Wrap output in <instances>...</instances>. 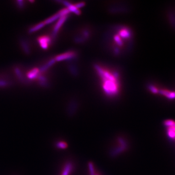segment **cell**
Segmentation results:
<instances>
[{"label": "cell", "instance_id": "obj_1", "mask_svg": "<svg viewBox=\"0 0 175 175\" xmlns=\"http://www.w3.org/2000/svg\"><path fill=\"white\" fill-rule=\"evenodd\" d=\"M94 68L100 78L104 94L110 97L118 96L121 89L120 78L118 72L98 64L94 66Z\"/></svg>", "mask_w": 175, "mask_h": 175}, {"label": "cell", "instance_id": "obj_2", "mask_svg": "<svg viewBox=\"0 0 175 175\" xmlns=\"http://www.w3.org/2000/svg\"><path fill=\"white\" fill-rule=\"evenodd\" d=\"M110 37V46L113 54L120 55L131 43L132 32L129 27L120 26L112 31Z\"/></svg>", "mask_w": 175, "mask_h": 175}, {"label": "cell", "instance_id": "obj_3", "mask_svg": "<svg viewBox=\"0 0 175 175\" xmlns=\"http://www.w3.org/2000/svg\"><path fill=\"white\" fill-rule=\"evenodd\" d=\"M158 94L164 96L168 100H174L175 99V91L166 88L158 87Z\"/></svg>", "mask_w": 175, "mask_h": 175}, {"label": "cell", "instance_id": "obj_4", "mask_svg": "<svg viewBox=\"0 0 175 175\" xmlns=\"http://www.w3.org/2000/svg\"><path fill=\"white\" fill-rule=\"evenodd\" d=\"M118 142L119 143V146L111 151L112 156H116L117 155L120 154L123 151H125V150L127 148V143L122 138L119 137L118 138Z\"/></svg>", "mask_w": 175, "mask_h": 175}, {"label": "cell", "instance_id": "obj_5", "mask_svg": "<svg viewBox=\"0 0 175 175\" xmlns=\"http://www.w3.org/2000/svg\"><path fill=\"white\" fill-rule=\"evenodd\" d=\"M37 40L42 49L47 50L51 45L52 40L51 37L47 35H43L38 37Z\"/></svg>", "mask_w": 175, "mask_h": 175}, {"label": "cell", "instance_id": "obj_6", "mask_svg": "<svg viewBox=\"0 0 175 175\" xmlns=\"http://www.w3.org/2000/svg\"><path fill=\"white\" fill-rule=\"evenodd\" d=\"M76 56L77 54L74 51H69L63 53L62 54L57 55L54 58L56 61H61L73 59H74Z\"/></svg>", "mask_w": 175, "mask_h": 175}, {"label": "cell", "instance_id": "obj_7", "mask_svg": "<svg viewBox=\"0 0 175 175\" xmlns=\"http://www.w3.org/2000/svg\"><path fill=\"white\" fill-rule=\"evenodd\" d=\"M67 17H68V16L61 17L59 18V20H58L57 22L55 25L53 30H52V38H55L56 37V36L57 35L58 32L60 30V29L61 28V27H62L64 23L65 22V21H66Z\"/></svg>", "mask_w": 175, "mask_h": 175}, {"label": "cell", "instance_id": "obj_8", "mask_svg": "<svg viewBox=\"0 0 175 175\" xmlns=\"http://www.w3.org/2000/svg\"><path fill=\"white\" fill-rule=\"evenodd\" d=\"M40 73L39 69L38 68H34L28 72L26 76L29 79H37Z\"/></svg>", "mask_w": 175, "mask_h": 175}, {"label": "cell", "instance_id": "obj_9", "mask_svg": "<svg viewBox=\"0 0 175 175\" xmlns=\"http://www.w3.org/2000/svg\"><path fill=\"white\" fill-rule=\"evenodd\" d=\"M56 62L55 58H52L50 59L49 61H48L46 63H45L44 65L40 67V68L39 69L40 73H43L47 71L50 68H51L55 63Z\"/></svg>", "mask_w": 175, "mask_h": 175}, {"label": "cell", "instance_id": "obj_10", "mask_svg": "<svg viewBox=\"0 0 175 175\" xmlns=\"http://www.w3.org/2000/svg\"><path fill=\"white\" fill-rule=\"evenodd\" d=\"M37 80L40 86L45 88L49 86L47 78L42 73H40L39 76L37 78Z\"/></svg>", "mask_w": 175, "mask_h": 175}, {"label": "cell", "instance_id": "obj_11", "mask_svg": "<svg viewBox=\"0 0 175 175\" xmlns=\"http://www.w3.org/2000/svg\"><path fill=\"white\" fill-rule=\"evenodd\" d=\"M20 44L22 50L24 51V53L26 55H29L31 53V49L30 46L29 45L28 42L22 39L20 40Z\"/></svg>", "mask_w": 175, "mask_h": 175}, {"label": "cell", "instance_id": "obj_12", "mask_svg": "<svg viewBox=\"0 0 175 175\" xmlns=\"http://www.w3.org/2000/svg\"><path fill=\"white\" fill-rule=\"evenodd\" d=\"M166 134L170 140L175 141V124L172 127H166Z\"/></svg>", "mask_w": 175, "mask_h": 175}, {"label": "cell", "instance_id": "obj_13", "mask_svg": "<svg viewBox=\"0 0 175 175\" xmlns=\"http://www.w3.org/2000/svg\"><path fill=\"white\" fill-rule=\"evenodd\" d=\"M45 24L43 22L38 23V24H36L35 26H32L29 29V33L32 34L35 32H37V31L39 30L40 29L42 28L44 26Z\"/></svg>", "mask_w": 175, "mask_h": 175}, {"label": "cell", "instance_id": "obj_14", "mask_svg": "<svg viewBox=\"0 0 175 175\" xmlns=\"http://www.w3.org/2000/svg\"><path fill=\"white\" fill-rule=\"evenodd\" d=\"M73 170V164L72 162H68L65 164L61 175H70Z\"/></svg>", "mask_w": 175, "mask_h": 175}, {"label": "cell", "instance_id": "obj_15", "mask_svg": "<svg viewBox=\"0 0 175 175\" xmlns=\"http://www.w3.org/2000/svg\"><path fill=\"white\" fill-rule=\"evenodd\" d=\"M60 17L58 13H57L56 14H55L53 16H51L48 19H47L46 20H45L43 22L44 23V24H50L52 22H54L55 21H57L58 19H59Z\"/></svg>", "mask_w": 175, "mask_h": 175}, {"label": "cell", "instance_id": "obj_16", "mask_svg": "<svg viewBox=\"0 0 175 175\" xmlns=\"http://www.w3.org/2000/svg\"><path fill=\"white\" fill-rule=\"evenodd\" d=\"M15 73H16V75L18 78L19 79L20 81L22 82H24L25 81V79L24 78V76L22 74V73L21 71V69L19 67H16L14 69Z\"/></svg>", "mask_w": 175, "mask_h": 175}, {"label": "cell", "instance_id": "obj_17", "mask_svg": "<svg viewBox=\"0 0 175 175\" xmlns=\"http://www.w3.org/2000/svg\"><path fill=\"white\" fill-rule=\"evenodd\" d=\"M11 85V82L6 79L0 78V88H5Z\"/></svg>", "mask_w": 175, "mask_h": 175}, {"label": "cell", "instance_id": "obj_18", "mask_svg": "<svg viewBox=\"0 0 175 175\" xmlns=\"http://www.w3.org/2000/svg\"><path fill=\"white\" fill-rule=\"evenodd\" d=\"M88 168L89 170L90 175H96L94 164L92 162H89L88 163Z\"/></svg>", "mask_w": 175, "mask_h": 175}, {"label": "cell", "instance_id": "obj_19", "mask_svg": "<svg viewBox=\"0 0 175 175\" xmlns=\"http://www.w3.org/2000/svg\"><path fill=\"white\" fill-rule=\"evenodd\" d=\"M56 147L61 149H64L67 148L68 145H67V143L65 142L60 141V142H57V143H56Z\"/></svg>", "mask_w": 175, "mask_h": 175}, {"label": "cell", "instance_id": "obj_20", "mask_svg": "<svg viewBox=\"0 0 175 175\" xmlns=\"http://www.w3.org/2000/svg\"><path fill=\"white\" fill-rule=\"evenodd\" d=\"M175 124V121L171 119L166 120L164 121L163 124L166 127H170Z\"/></svg>", "mask_w": 175, "mask_h": 175}, {"label": "cell", "instance_id": "obj_21", "mask_svg": "<svg viewBox=\"0 0 175 175\" xmlns=\"http://www.w3.org/2000/svg\"><path fill=\"white\" fill-rule=\"evenodd\" d=\"M17 5L18 8H20V9H22L24 7V2L23 1H21V0L17 1Z\"/></svg>", "mask_w": 175, "mask_h": 175}, {"label": "cell", "instance_id": "obj_22", "mask_svg": "<svg viewBox=\"0 0 175 175\" xmlns=\"http://www.w3.org/2000/svg\"><path fill=\"white\" fill-rule=\"evenodd\" d=\"M96 175H99L98 174H96Z\"/></svg>", "mask_w": 175, "mask_h": 175}]
</instances>
